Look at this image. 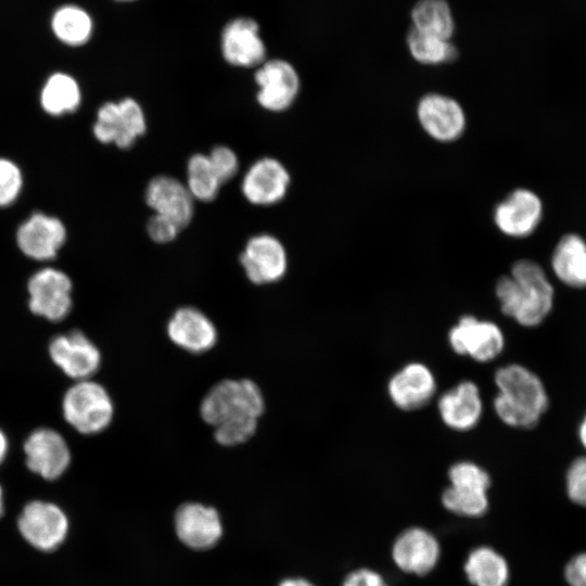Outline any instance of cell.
Segmentation results:
<instances>
[{
  "instance_id": "cell-38",
  "label": "cell",
  "mask_w": 586,
  "mask_h": 586,
  "mask_svg": "<svg viewBox=\"0 0 586 586\" xmlns=\"http://www.w3.org/2000/svg\"><path fill=\"white\" fill-rule=\"evenodd\" d=\"M570 586H586V552L573 557L564 570Z\"/></svg>"
},
{
  "instance_id": "cell-29",
  "label": "cell",
  "mask_w": 586,
  "mask_h": 586,
  "mask_svg": "<svg viewBox=\"0 0 586 586\" xmlns=\"http://www.w3.org/2000/svg\"><path fill=\"white\" fill-rule=\"evenodd\" d=\"M184 184L195 201L209 203L218 196L224 183L214 170L208 155L194 153L187 162Z\"/></svg>"
},
{
  "instance_id": "cell-28",
  "label": "cell",
  "mask_w": 586,
  "mask_h": 586,
  "mask_svg": "<svg viewBox=\"0 0 586 586\" xmlns=\"http://www.w3.org/2000/svg\"><path fill=\"white\" fill-rule=\"evenodd\" d=\"M51 27L60 41L77 47L89 40L92 34V20L80 7L66 4L54 12Z\"/></svg>"
},
{
  "instance_id": "cell-40",
  "label": "cell",
  "mask_w": 586,
  "mask_h": 586,
  "mask_svg": "<svg viewBox=\"0 0 586 586\" xmlns=\"http://www.w3.org/2000/svg\"><path fill=\"white\" fill-rule=\"evenodd\" d=\"M9 449V443L7 435L0 429V463L4 460Z\"/></svg>"
},
{
  "instance_id": "cell-13",
  "label": "cell",
  "mask_w": 586,
  "mask_h": 586,
  "mask_svg": "<svg viewBox=\"0 0 586 586\" xmlns=\"http://www.w3.org/2000/svg\"><path fill=\"white\" fill-rule=\"evenodd\" d=\"M290 186L291 175L286 166L276 157L264 156L249 166L240 188L250 204L263 207L283 201Z\"/></svg>"
},
{
  "instance_id": "cell-2",
  "label": "cell",
  "mask_w": 586,
  "mask_h": 586,
  "mask_svg": "<svg viewBox=\"0 0 586 586\" xmlns=\"http://www.w3.org/2000/svg\"><path fill=\"white\" fill-rule=\"evenodd\" d=\"M497 394L494 410L501 422L517 429H532L547 411L549 399L537 374L519 364L498 368L494 374Z\"/></svg>"
},
{
  "instance_id": "cell-25",
  "label": "cell",
  "mask_w": 586,
  "mask_h": 586,
  "mask_svg": "<svg viewBox=\"0 0 586 586\" xmlns=\"http://www.w3.org/2000/svg\"><path fill=\"white\" fill-rule=\"evenodd\" d=\"M556 277L571 288H586V241L576 233L563 235L551 254Z\"/></svg>"
},
{
  "instance_id": "cell-24",
  "label": "cell",
  "mask_w": 586,
  "mask_h": 586,
  "mask_svg": "<svg viewBox=\"0 0 586 586\" xmlns=\"http://www.w3.org/2000/svg\"><path fill=\"white\" fill-rule=\"evenodd\" d=\"M66 230L62 221L41 213L31 215L17 230L21 251L37 260L53 258L63 245Z\"/></svg>"
},
{
  "instance_id": "cell-19",
  "label": "cell",
  "mask_w": 586,
  "mask_h": 586,
  "mask_svg": "<svg viewBox=\"0 0 586 586\" xmlns=\"http://www.w3.org/2000/svg\"><path fill=\"white\" fill-rule=\"evenodd\" d=\"M221 54L235 67H257L266 61V47L257 23L249 17L229 22L221 34Z\"/></svg>"
},
{
  "instance_id": "cell-1",
  "label": "cell",
  "mask_w": 586,
  "mask_h": 586,
  "mask_svg": "<svg viewBox=\"0 0 586 586\" xmlns=\"http://www.w3.org/2000/svg\"><path fill=\"white\" fill-rule=\"evenodd\" d=\"M495 294L500 310L522 327H537L553 306V286L545 270L534 260L514 262L509 275L499 277Z\"/></svg>"
},
{
  "instance_id": "cell-11",
  "label": "cell",
  "mask_w": 586,
  "mask_h": 586,
  "mask_svg": "<svg viewBox=\"0 0 586 586\" xmlns=\"http://www.w3.org/2000/svg\"><path fill=\"white\" fill-rule=\"evenodd\" d=\"M239 259L246 278L257 285L280 281L289 266L284 244L279 238L267 232L249 238Z\"/></svg>"
},
{
  "instance_id": "cell-9",
  "label": "cell",
  "mask_w": 586,
  "mask_h": 586,
  "mask_svg": "<svg viewBox=\"0 0 586 586\" xmlns=\"http://www.w3.org/2000/svg\"><path fill=\"white\" fill-rule=\"evenodd\" d=\"M256 102L269 113H282L295 103L301 91V79L295 67L285 60L264 61L254 75Z\"/></svg>"
},
{
  "instance_id": "cell-17",
  "label": "cell",
  "mask_w": 586,
  "mask_h": 586,
  "mask_svg": "<svg viewBox=\"0 0 586 586\" xmlns=\"http://www.w3.org/2000/svg\"><path fill=\"white\" fill-rule=\"evenodd\" d=\"M24 453L28 469L46 480L60 477L71 462L66 441L53 429L33 431L24 443Z\"/></svg>"
},
{
  "instance_id": "cell-10",
  "label": "cell",
  "mask_w": 586,
  "mask_h": 586,
  "mask_svg": "<svg viewBox=\"0 0 586 586\" xmlns=\"http://www.w3.org/2000/svg\"><path fill=\"white\" fill-rule=\"evenodd\" d=\"M68 519L55 504L33 500L22 510L17 527L22 537L40 551L56 549L68 533Z\"/></svg>"
},
{
  "instance_id": "cell-35",
  "label": "cell",
  "mask_w": 586,
  "mask_h": 586,
  "mask_svg": "<svg viewBox=\"0 0 586 586\" xmlns=\"http://www.w3.org/2000/svg\"><path fill=\"white\" fill-rule=\"evenodd\" d=\"M566 494L574 504L586 507V456L576 458L566 472Z\"/></svg>"
},
{
  "instance_id": "cell-41",
  "label": "cell",
  "mask_w": 586,
  "mask_h": 586,
  "mask_svg": "<svg viewBox=\"0 0 586 586\" xmlns=\"http://www.w3.org/2000/svg\"><path fill=\"white\" fill-rule=\"evenodd\" d=\"M578 438L584 448L586 449V415L578 426Z\"/></svg>"
},
{
  "instance_id": "cell-5",
  "label": "cell",
  "mask_w": 586,
  "mask_h": 586,
  "mask_svg": "<svg viewBox=\"0 0 586 586\" xmlns=\"http://www.w3.org/2000/svg\"><path fill=\"white\" fill-rule=\"evenodd\" d=\"M449 486L442 494L444 507L464 517H481L488 508V472L480 464L462 460L449 467Z\"/></svg>"
},
{
  "instance_id": "cell-31",
  "label": "cell",
  "mask_w": 586,
  "mask_h": 586,
  "mask_svg": "<svg viewBox=\"0 0 586 586\" xmlns=\"http://www.w3.org/2000/svg\"><path fill=\"white\" fill-rule=\"evenodd\" d=\"M410 55L423 65H441L457 58V49L448 39L412 28L407 37Z\"/></svg>"
},
{
  "instance_id": "cell-18",
  "label": "cell",
  "mask_w": 586,
  "mask_h": 586,
  "mask_svg": "<svg viewBox=\"0 0 586 586\" xmlns=\"http://www.w3.org/2000/svg\"><path fill=\"white\" fill-rule=\"evenodd\" d=\"M144 201L154 214L169 218L182 230L193 219L195 200L184 182L174 176L157 175L150 179Z\"/></svg>"
},
{
  "instance_id": "cell-36",
  "label": "cell",
  "mask_w": 586,
  "mask_h": 586,
  "mask_svg": "<svg viewBox=\"0 0 586 586\" xmlns=\"http://www.w3.org/2000/svg\"><path fill=\"white\" fill-rule=\"evenodd\" d=\"M182 229L169 218L154 214L146 222L149 238L158 244H167L177 239Z\"/></svg>"
},
{
  "instance_id": "cell-15",
  "label": "cell",
  "mask_w": 586,
  "mask_h": 586,
  "mask_svg": "<svg viewBox=\"0 0 586 586\" xmlns=\"http://www.w3.org/2000/svg\"><path fill=\"white\" fill-rule=\"evenodd\" d=\"M52 361L69 378L91 379L101 365V353L82 332L75 330L56 335L49 344Z\"/></svg>"
},
{
  "instance_id": "cell-14",
  "label": "cell",
  "mask_w": 586,
  "mask_h": 586,
  "mask_svg": "<svg viewBox=\"0 0 586 586\" xmlns=\"http://www.w3.org/2000/svg\"><path fill=\"white\" fill-rule=\"evenodd\" d=\"M28 306L33 314L50 321L64 319L72 308V281L61 270L47 267L28 281Z\"/></svg>"
},
{
  "instance_id": "cell-22",
  "label": "cell",
  "mask_w": 586,
  "mask_h": 586,
  "mask_svg": "<svg viewBox=\"0 0 586 586\" xmlns=\"http://www.w3.org/2000/svg\"><path fill=\"white\" fill-rule=\"evenodd\" d=\"M441 547L428 530L412 526L403 531L392 547L395 564L407 573L424 575L436 565Z\"/></svg>"
},
{
  "instance_id": "cell-8",
  "label": "cell",
  "mask_w": 586,
  "mask_h": 586,
  "mask_svg": "<svg viewBox=\"0 0 586 586\" xmlns=\"http://www.w3.org/2000/svg\"><path fill=\"white\" fill-rule=\"evenodd\" d=\"M447 339L454 353L477 362H489L497 358L506 343L497 323L473 315L461 316L449 329Z\"/></svg>"
},
{
  "instance_id": "cell-6",
  "label": "cell",
  "mask_w": 586,
  "mask_h": 586,
  "mask_svg": "<svg viewBox=\"0 0 586 586\" xmlns=\"http://www.w3.org/2000/svg\"><path fill=\"white\" fill-rule=\"evenodd\" d=\"M146 127V116L140 102L128 97L117 102H105L99 107L93 135L101 143H113L125 150L145 133Z\"/></svg>"
},
{
  "instance_id": "cell-32",
  "label": "cell",
  "mask_w": 586,
  "mask_h": 586,
  "mask_svg": "<svg viewBox=\"0 0 586 586\" xmlns=\"http://www.w3.org/2000/svg\"><path fill=\"white\" fill-rule=\"evenodd\" d=\"M23 184L22 173L10 160L0 158V207L12 204Z\"/></svg>"
},
{
  "instance_id": "cell-12",
  "label": "cell",
  "mask_w": 586,
  "mask_h": 586,
  "mask_svg": "<svg viewBox=\"0 0 586 586\" xmlns=\"http://www.w3.org/2000/svg\"><path fill=\"white\" fill-rule=\"evenodd\" d=\"M544 214L537 193L517 188L500 200L493 209V222L504 235L512 239L530 237L538 228Z\"/></svg>"
},
{
  "instance_id": "cell-26",
  "label": "cell",
  "mask_w": 586,
  "mask_h": 586,
  "mask_svg": "<svg viewBox=\"0 0 586 586\" xmlns=\"http://www.w3.org/2000/svg\"><path fill=\"white\" fill-rule=\"evenodd\" d=\"M464 572L474 586H507L509 581L506 559L488 546H480L469 553Z\"/></svg>"
},
{
  "instance_id": "cell-34",
  "label": "cell",
  "mask_w": 586,
  "mask_h": 586,
  "mask_svg": "<svg viewBox=\"0 0 586 586\" xmlns=\"http://www.w3.org/2000/svg\"><path fill=\"white\" fill-rule=\"evenodd\" d=\"M211 164L222 183L231 180L239 171L240 161L228 145H215L208 153Z\"/></svg>"
},
{
  "instance_id": "cell-43",
  "label": "cell",
  "mask_w": 586,
  "mask_h": 586,
  "mask_svg": "<svg viewBox=\"0 0 586 586\" xmlns=\"http://www.w3.org/2000/svg\"><path fill=\"white\" fill-rule=\"evenodd\" d=\"M117 1H132V0H117Z\"/></svg>"
},
{
  "instance_id": "cell-39",
  "label": "cell",
  "mask_w": 586,
  "mask_h": 586,
  "mask_svg": "<svg viewBox=\"0 0 586 586\" xmlns=\"http://www.w3.org/2000/svg\"><path fill=\"white\" fill-rule=\"evenodd\" d=\"M279 586H315V585L305 578L296 577V578H285L279 584Z\"/></svg>"
},
{
  "instance_id": "cell-21",
  "label": "cell",
  "mask_w": 586,
  "mask_h": 586,
  "mask_svg": "<svg viewBox=\"0 0 586 586\" xmlns=\"http://www.w3.org/2000/svg\"><path fill=\"white\" fill-rule=\"evenodd\" d=\"M437 411L447 428L458 432L471 431L483 415L479 385L470 380L457 383L438 397Z\"/></svg>"
},
{
  "instance_id": "cell-27",
  "label": "cell",
  "mask_w": 586,
  "mask_h": 586,
  "mask_svg": "<svg viewBox=\"0 0 586 586\" xmlns=\"http://www.w3.org/2000/svg\"><path fill=\"white\" fill-rule=\"evenodd\" d=\"M81 94L78 82L64 73H55L46 81L40 103L51 115H62L75 111L80 103Z\"/></svg>"
},
{
  "instance_id": "cell-23",
  "label": "cell",
  "mask_w": 586,
  "mask_h": 586,
  "mask_svg": "<svg viewBox=\"0 0 586 586\" xmlns=\"http://www.w3.org/2000/svg\"><path fill=\"white\" fill-rule=\"evenodd\" d=\"M166 331L175 345L194 354L209 351L218 337L214 322L203 311L190 306L173 314Z\"/></svg>"
},
{
  "instance_id": "cell-30",
  "label": "cell",
  "mask_w": 586,
  "mask_h": 586,
  "mask_svg": "<svg viewBox=\"0 0 586 586\" xmlns=\"http://www.w3.org/2000/svg\"><path fill=\"white\" fill-rule=\"evenodd\" d=\"M413 28L450 40L454 33L451 10L444 0H420L411 11Z\"/></svg>"
},
{
  "instance_id": "cell-33",
  "label": "cell",
  "mask_w": 586,
  "mask_h": 586,
  "mask_svg": "<svg viewBox=\"0 0 586 586\" xmlns=\"http://www.w3.org/2000/svg\"><path fill=\"white\" fill-rule=\"evenodd\" d=\"M257 420L220 424L214 428V437L222 446H235L250 440L257 429Z\"/></svg>"
},
{
  "instance_id": "cell-37",
  "label": "cell",
  "mask_w": 586,
  "mask_h": 586,
  "mask_svg": "<svg viewBox=\"0 0 586 586\" xmlns=\"http://www.w3.org/2000/svg\"><path fill=\"white\" fill-rule=\"evenodd\" d=\"M343 586H388L375 571L360 568L351 572L344 579Z\"/></svg>"
},
{
  "instance_id": "cell-42",
  "label": "cell",
  "mask_w": 586,
  "mask_h": 586,
  "mask_svg": "<svg viewBox=\"0 0 586 586\" xmlns=\"http://www.w3.org/2000/svg\"><path fill=\"white\" fill-rule=\"evenodd\" d=\"M3 491H2V487L0 486V517L2 515L3 513Z\"/></svg>"
},
{
  "instance_id": "cell-16",
  "label": "cell",
  "mask_w": 586,
  "mask_h": 586,
  "mask_svg": "<svg viewBox=\"0 0 586 586\" xmlns=\"http://www.w3.org/2000/svg\"><path fill=\"white\" fill-rule=\"evenodd\" d=\"M391 402L403 411H415L426 406L435 396L437 383L432 370L412 361L397 370L387 382Z\"/></svg>"
},
{
  "instance_id": "cell-7",
  "label": "cell",
  "mask_w": 586,
  "mask_h": 586,
  "mask_svg": "<svg viewBox=\"0 0 586 586\" xmlns=\"http://www.w3.org/2000/svg\"><path fill=\"white\" fill-rule=\"evenodd\" d=\"M417 122L422 131L438 143L458 141L466 132L468 117L462 104L451 95L428 92L416 105Z\"/></svg>"
},
{
  "instance_id": "cell-20",
  "label": "cell",
  "mask_w": 586,
  "mask_h": 586,
  "mask_svg": "<svg viewBox=\"0 0 586 586\" xmlns=\"http://www.w3.org/2000/svg\"><path fill=\"white\" fill-rule=\"evenodd\" d=\"M175 530L184 545L196 550L212 548L222 535L217 510L199 502H187L177 509Z\"/></svg>"
},
{
  "instance_id": "cell-3",
  "label": "cell",
  "mask_w": 586,
  "mask_h": 586,
  "mask_svg": "<svg viewBox=\"0 0 586 586\" xmlns=\"http://www.w3.org/2000/svg\"><path fill=\"white\" fill-rule=\"evenodd\" d=\"M265 402L258 385L249 380H222L214 385L200 405L202 419L212 426L257 420Z\"/></svg>"
},
{
  "instance_id": "cell-4",
  "label": "cell",
  "mask_w": 586,
  "mask_h": 586,
  "mask_svg": "<svg viewBox=\"0 0 586 586\" xmlns=\"http://www.w3.org/2000/svg\"><path fill=\"white\" fill-rule=\"evenodd\" d=\"M62 411L66 422L77 432L92 435L110 425L114 405L105 387L88 379L76 381L65 392Z\"/></svg>"
}]
</instances>
